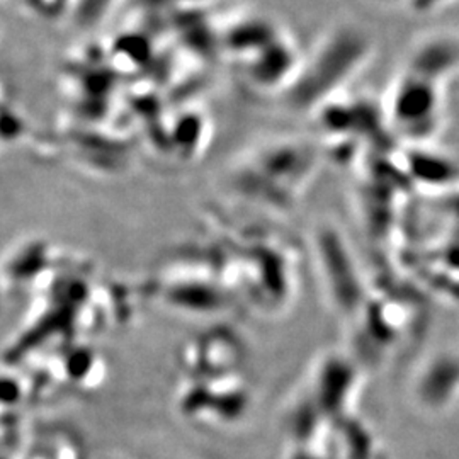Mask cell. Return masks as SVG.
I'll return each instance as SVG.
<instances>
[{"mask_svg": "<svg viewBox=\"0 0 459 459\" xmlns=\"http://www.w3.org/2000/svg\"><path fill=\"white\" fill-rule=\"evenodd\" d=\"M282 31L278 26L264 17H244L237 19L230 24L229 28L220 34V47L230 53L252 58L261 49L269 47Z\"/></svg>", "mask_w": 459, "mask_h": 459, "instance_id": "7a4b0ae2", "label": "cell"}, {"mask_svg": "<svg viewBox=\"0 0 459 459\" xmlns=\"http://www.w3.org/2000/svg\"><path fill=\"white\" fill-rule=\"evenodd\" d=\"M358 41L354 34L337 30L328 33L310 56L301 60L293 79V94L301 104H310L313 99L327 94L335 83L342 81L347 68L352 65Z\"/></svg>", "mask_w": 459, "mask_h": 459, "instance_id": "6da1fadb", "label": "cell"}, {"mask_svg": "<svg viewBox=\"0 0 459 459\" xmlns=\"http://www.w3.org/2000/svg\"><path fill=\"white\" fill-rule=\"evenodd\" d=\"M244 64L255 82L269 83L284 81L290 74L296 75L301 60L298 58L293 41L282 33Z\"/></svg>", "mask_w": 459, "mask_h": 459, "instance_id": "3957f363", "label": "cell"}, {"mask_svg": "<svg viewBox=\"0 0 459 459\" xmlns=\"http://www.w3.org/2000/svg\"><path fill=\"white\" fill-rule=\"evenodd\" d=\"M24 5L36 16L58 17L72 11L74 0H24Z\"/></svg>", "mask_w": 459, "mask_h": 459, "instance_id": "5b68a950", "label": "cell"}, {"mask_svg": "<svg viewBox=\"0 0 459 459\" xmlns=\"http://www.w3.org/2000/svg\"><path fill=\"white\" fill-rule=\"evenodd\" d=\"M116 0H74L72 17L81 28H94L109 14Z\"/></svg>", "mask_w": 459, "mask_h": 459, "instance_id": "277c9868", "label": "cell"}]
</instances>
